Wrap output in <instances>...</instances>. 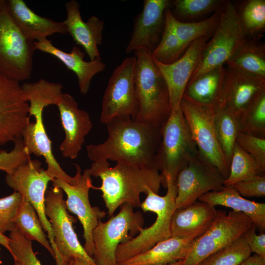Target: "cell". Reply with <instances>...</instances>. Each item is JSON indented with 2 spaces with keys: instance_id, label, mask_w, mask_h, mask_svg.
I'll return each mask as SVG.
<instances>
[{
  "instance_id": "6da1fadb",
  "label": "cell",
  "mask_w": 265,
  "mask_h": 265,
  "mask_svg": "<svg viewBox=\"0 0 265 265\" xmlns=\"http://www.w3.org/2000/svg\"><path fill=\"white\" fill-rule=\"evenodd\" d=\"M106 125V139L86 146L90 160H110L157 169L155 157L161 141V127L129 116L114 117Z\"/></svg>"
},
{
  "instance_id": "7a4b0ae2",
  "label": "cell",
  "mask_w": 265,
  "mask_h": 265,
  "mask_svg": "<svg viewBox=\"0 0 265 265\" xmlns=\"http://www.w3.org/2000/svg\"><path fill=\"white\" fill-rule=\"evenodd\" d=\"M89 170L91 176L102 180L101 186L96 189L102 192L109 216L124 204L140 207L141 193L147 194L151 189L158 194L161 186H166L164 177L154 168L120 162L111 167L108 160H101L93 161Z\"/></svg>"
},
{
  "instance_id": "3957f363",
  "label": "cell",
  "mask_w": 265,
  "mask_h": 265,
  "mask_svg": "<svg viewBox=\"0 0 265 265\" xmlns=\"http://www.w3.org/2000/svg\"><path fill=\"white\" fill-rule=\"evenodd\" d=\"M23 89L29 104V116L35 121H29L25 126L21 137L30 155L44 157L47 164L46 171L53 178L71 183L73 177L68 175L54 158L49 138L43 123L44 108L57 104L63 93V86L42 79L34 82H25Z\"/></svg>"
},
{
  "instance_id": "277c9868",
  "label": "cell",
  "mask_w": 265,
  "mask_h": 265,
  "mask_svg": "<svg viewBox=\"0 0 265 265\" xmlns=\"http://www.w3.org/2000/svg\"><path fill=\"white\" fill-rule=\"evenodd\" d=\"M163 177L167 187L166 194L159 196L149 189L146 198L140 207L144 212L155 213V221L148 228H140L136 236L118 246L116 252L117 263L144 252L157 243L171 237V223L176 210L177 188L175 180L169 176Z\"/></svg>"
},
{
  "instance_id": "5b68a950",
  "label": "cell",
  "mask_w": 265,
  "mask_h": 265,
  "mask_svg": "<svg viewBox=\"0 0 265 265\" xmlns=\"http://www.w3.org/2000/svg\"><path fill=\"white\" fill-rule=\"evenodd\" d=\"M134 53L136 59L135 91L138 104L135 119L161 128L171 111L166 83L150 51L141 49Z\"/></svg>"
},
{
  "instance_id": "8992f818",
  "label": "cell",
  "mask_w": 265,
  "mask_h": 265,
  "mask_svg": "<svg viewBox=\"0 0 265 265\" xmlns=\"http://www.w3.org/2000/svg\"><path fill=\"white\" fill-rule=\"evenodd\" d=\"M161 133L155 166L163 176L176 180L180 170L198 152L181 107L171 110Z\"/></svg>"
},
{
  "instance_id": "52a82bcc",
  "label": "cell",
  "mask_w": 265,
  "mask_h": 265,
  "mask_svg": "<svg viewBox=\"0 0 265 265\" xmlns=\"http://www.w3.org/2000/svg\"><path fill=\"white\" fill-rule=\"evenodd\" d=\"M35 50L12 19L5 0L0 7V74L19 82L28 80Z\"/></svg>"
},
{
  "instance_id": "ba28073f",
  "label": "cell",
  "mask_w": 265,
  "mask_h": 265,
  "mask_svg": "<svg viewBox=\"0 0 265 265\" xmlns=\"http://www.w3.org/2000/svg\"><path fill=\"white\" fill-rule=\"evenodd\" d=\"M144 219L140 212H134L128 204L121 205L119 212L107 221H101L92 233L94 245L92 258L96 265H116L118 246L139 233Z\"/></svg>"
},
{
  "instance_id": "9c48e42d",
  "label": "cell",
  "mask_w": 265,
  "mask_h": 265,
  "mask_svg": "<svg viewBox=\"0 0 265 265\" xmlns=\"http://www.w3.org/2000/svg\"><path fill=\"white\" fill-rule=\"evenodd\" d=\"M219 13L216 28L204 48L189 80L224 65L245 39L236 6L228 1Z\"/></svg>"
},
{
  "instance_id": "30bf717a",
  "label": "cell",
  "mask_w": 265,
  "mask_h": 265,
  "mask_svg": "<svg viewBox=\"0 0 265 265\" xmlns=\"http://www.w3.org/2000/svg\"><path fill=\"white\" fill-rule=\"evenodd\" d=\"M63 191L53 186L46 190L45 213L54 234L56 250V265H69L70 260L81 258L92 265H96L79 241L73 227V218L68 212Z\"/></svg>"
},
{
  "instance_id": "8fae6325",
  "label": "cell",
  "mask_w": 265,
  "mask_h": 265,
  "mask_svg": "<svg viewBox=\"0 0 265 265\" xmlns=\"http://www.w3.org/2000/svg\"><path fill=\"white\" fill-rule=\"evenodd\" d=\"M252 220L241 212L227 214L217 211L212 225L194 240L191 249L181 265H198L204 259L235 241L253 226Z\"/></svg>"
},
{
  "instance_id": "7c38bea8",
  "label": "cell",
  "mask_w": 265,
  "mask_h": 265,
  "mask_svg": "<svg viewBox=\"0 0 265 265\" xmlns=\"http://www.w3.org/2000/svg\"><path fill=\"white\" fill-rule=\"evenodd\" d=\"M136 59L125 58L113 72L102 102L100 121L106 124L112 118L129 116L135 119L138 104L135 91Z\"/></svg>"
},
{
  "instance_id": "4fadbf2b",
  "label": "cell",
  "mask_w": 265,
  "mask_h": 265,
  "mask_svg": "<svg viewBox=\"0 0 265 265\" xmlns=\"http://www.w3.org/2000/svg\"><path fill=\"white\" fill-rule=\"evenodd\" d=\"M76 174L75 181L70 184L66 181L56 179L51 182L53 186L61 188L67 195L65 201L67 210L76 214L83 229L84 248L87 254L92 258L94 245L92 239V231L106 212L98 207H92L90 203L89 192L91 188L96 189L92 184L91 174L89 169H85L82 173L80 166L75 164Z\"/></svg>"
},
{
  "instance_id": "5bb4252c",
  "label": "cell",
  "mask_w": 265,
  "mask_h": 265,
  "mask_svg": "<svg viewBox=\"0 0 265 265\" xmlns=\"http://www.w3.org/2000/svg\"><path fill=\"white\" fill-rule=\"evenodd\" d=\"M42 163L30 159L6 173L5 182L8 186L19 192L35 209L44 231L54 253H56L54 234L52 225L45 213V194L48 184L53 180Z\"/></svg>"
},
{
  "instance_id": "9a60e30c",
  "label": "cell",
  "mask_w": 265,
  "mask_h": 265,
  "mask_svg": "<svg viewBox=\"0 0 265 265\" xmlns=\"http://www.w3.org/2000/svg\"><path fill=\"white\" fill-rule=\"evenodd\" d=\"M180 107L199 153L227 179L230 164L218 142L213 125V112L182 98Z\"/></svg>"
},
{
  "instance_id": "2e32d148",
  "label": "cell",
  "mask_w": 265,
  "mask_h": 265,
  "mask_svg": "<svg viewBox=\"0 0 265 265\" xmlns=\"http://www.w3.org/2000/svg\"><path fill=\"white\" fill-rule=\"evenodd\" d=\"M224 180L218 171L198 152L177 176L176 209L191 204L207 192L221 189L224 186Z\"/></svg>"
},
{
  "instance_id": "e0dca14e",
  "label": "cell",
  "mask_w": 265,
  "mask_h": 265,
  "mask_svg": "<svg viewBox=\"0 0 265 265\" xmlns=\"http://www.w3.org/2000/svg\"><path fill=\"white\" fill-rule=\"evenodd\" d=\"M29 118V104L22 85L0 74V147L21 137Z\"/></svg>"
},
{
  "instance_id": "ac0fdd59",
  "label": "cell",
  "mask_w": 265,
  "mask_h": 265,
  "mask_svg": "<svg viewBox=\"0 0 265 265\" xmlns=\"http://www.w3.org/2000/svg\"><path fill=\"white\" fill-rule=\"evenodd\" d=\"M171 4L168 0H144L142 10L134 19L126 53L141 49L152 52L161 37L165 11Z\"/></svg>"
},
{
  "instance_id": "d6986e66",
  "label": "cell",
  "mask_w": 265,
  "mask_h": 265,
  "mask_svg": "<svg viewBox=\"0 0 265 265\" xmlns=\"http://www.w3.org/2000/svg\"><path fill=\"white\" fill-rule=\"evenodd\" d=\"M56 105L65 132L59 149L64 157L73 159L78 156L93 124L89 113L79 107L70 94L63 93Z\"/></svg>"
},
{
  "instance_id": "ffe728a7",
  "label": "cell",
  "mask_w": 265,
  "mask_h": 265,
  "mask_svg": "<svg viewBox=\"0 0 265 265\" xmlns=\"http://www.w3.org/2000/svg\"><path fill=\"white\" fill-rule=\"evenodd\" d=\"M208 38L200 37L192 42L182 55L175 62L162 64L154 61L168 88L171 110L180 107L185 88L199 62Z\"/></svg>"
},
{
  "instance_id": "44dd1931",
  "label": "cell",
  "mask_w": 265,
  "mask_h": 265,
  "mask_svg": "<svg viewBox=\"0 0 265 265\" xmlns=\"http://www.w3.org/2000/svg\"><path fill=\"white\" fill-rule=\"evenodd\" d=\"M264 90L265 80L226 67L224 84L217 110L227 109L239 120L251 102Z\"/></svg>"
},
{
  "instance_id": "7402d4cb",
  "label": "cell",
  "mask_w": 265,
  "mask_h": 265,
  "mask_svg": "<svg viewBox=\"0 0 265 265\" xmlns=\"http://www.w3.org/2000/svg\"><path fill=\"white\" fill-rule=\"evenodd\" d=\"M67 18L64 22L67 33L76 44L82 47L90 60L100 58L98 46L103 41L104 22L93 15L86 22L83 21L80 10V4L75 0L67 1L65 5Z\"/></svg>"
},
{
  "instance_id": "603a6c76",
  "label": "cell",
  "mask_w": 265,
  "mask_h": 265,
  "mask_svg": "<svg viewBox=\"0 0 265 265\" xmlns=\"http://www.w3.org/2000/svg\"><path fill=\"white\" fill-rule=\"evenodd\" d=\"M7 8L12 19L25 37L32 41H39L55 33L66 34L64 22H56L41 16L29 8L23 0H8Z\"/></svg>"
},
{
  "instance_id": "cb8c5ba5",
  "label": "cell",
  "mask_w": 265,
  "mask_h": 265,
  "mask_svg": "<svg viewBox=\"0 0 265 265\" xmlns=\"http://www.w3.org/2000/svg\"><path fill=\"white\" fill-rule=\"evenodd\" d=\"M33 44L36 50L55 57L76 75L80 92L83 95L89 91L92 78L106 68V64L101 58L85 61L84 53L76 46L72 48L70 53H67L54 46L51 40L47 38L35 41Z\"/></svg>"
},
{
  "instance_id": "d4e9b609",
  "label": "cell",
  "mask_w": 265,
  "mask_h": 265,
  "mask_svg": "<svg viewBox=\"0 0 265 265\" xmlns=\"http://www.w3.org/2000/svg\"><path fill=\"white\" fill-rule=\"evenodd\" d=\"M217 214L215 207L199 200L176 209L171 220V237L196 239L212 225Z\"/></svg>"
},
{
  "instance_id": "484cf974",
  "label": "cell",
  "mask_w": 265,
  "mask_h": 265,
  "mask_svg": "<svg viewBox=\"0 0 265 265\" xmlns=\"http://www.w3.org/2000/svg\"><path fill=\"white\" fill-rule=\"evenodd\" d=\"M225 73L226 67L222 65L189 80L183 98L215 112L219 106Z\"/></svg>"
},
{
  "instance_id": "4316f807",
  "label": "cell",
  "mask_w": 265,
  "mask_h": 265,
  "mask_svg": "<svg viewBox=\"0 0 265 265\" xmlns=\"http://www.w3.org/2000/svg\"><path fill=\"white\" fill-rule=\"evenodd\" d=\"M195 239L171 237L144 252L117 262L116 265H163L184 260Z\"/></svg>"
},
{
  "instance_id": "83f0119b",
  "label": "cell",
  "mask_w": 265,
  "mask_h": 265,
  "mask_svg": "<svg viewBox=\"0 0 265 265\" xmlns=\"http://www.w3.org/2000/svg\"><path fill=\"white\" fill-rule=\"evenodd\" d=\"M211 206L221 205L232 208L248 216L256 227L265 228V204L244 198L232 186H224L221 189L203 195L198 200Z\"/></svg>"
},
{
  "instance_id": "f1b7e54d",
  "label": "cell",
  "mask_w": 265,
  "mask_h": 265,
  "mask_svg": "<svg viewBox=\"0 0 265 265\" xmlns=\"http://www.w3.org/2000/svg\"><path fill=\"white\" fill-rule=\"evenodd\" d=\"M226 64L230 68L265 80L264 43L245 38Z\"/></svg>"
},
{
  "instance_id": "f546056e",
  "label": "cell",
  "mask_w": 265,
  "mask_h": 265,
  "mask_svg": "<svg viewBox=\"0 0 265 265\" xmlns=\"http://www.w3.org/2000/svg\"><path fill=\"white\" fill-rule=\"evenodd\" d=\"M165 24L187 48L197 38L205 37L208 39L212 36L219 23L220 13L215 12L209 18L199 22H185L177 19L168 8L165 11Z\"/></svg>"
},
{
  "instance_id": "4dcf8cb0",
  "label": "cell",
  "mask_w": 265,
  "mask_h": 265,
  "mask_svg": "<svg viewBox=\"0 0 265 265\" xmlns=\"http://www.w3.org/2000/svg\"><path fill=\"white\" fill-rule=\"evenodd\" d=\"M216 136L221 150L230 165L233 151L241 132L239 119L231 111L221 108L213 112Z\"/></svg>"
},
{
  "instance_id": "1f68e13d",
  "label": "cell",
  "mask_w": 265,
  "mask_h": 265,
  "mask_svg": "<svg viewBox=\"0 0 265 265\" xmlns=\"http://www.w3.org/2000/svg\"><path fill=\"white\" fill-rule=\"evenodd\" d=\"M14 224L15 228L26 238L31 241L33 240L38 241L49 252L54 259V253L35 209L23 196Z\"/></svg>"
},
{
  "instance_id": "d6a6232c",
  "label": "cell",
  "mask_w": 265,
  "mask_h": 265,
  "mask_svg": "<svg viewBox=\"0 0 265 265\" xmlns=\"http://www.w3.org/2000/svg\"><path fill=\"white\" fill-rule=\"evenodd\" d=\"M237 10L245 38L259 40L265 30V0H246Z\"/></svg>"
},
{
  "instance_id": "836d02e7",
  "label": "cell",
  "mask_w": 265,
  "mask_h": 265,
  "mask_svg": "<svg viewBox=\"0 0 265 265\" xmlns=\"http://www.w3.org/2000/svg\"><path fill=\"white\" fill-rule=\"evenodd\" d=\"M260 175L254 158L237 143L233 149L228 177L223 181L225 186Z\"/></svg>"
},
{
  "instance_id": "e575fe53",
  "label": "cell",
  "mask_w": 265,
  "mask_h": 265,
  "mask_svg": "<svg viewBox=\"0 0 265 265\" xmlns=\"http://www.w3.org/2000/svg\"><path fill=\"white\" fill-rule=\"evenodd\" d=\"M252 252L244 235L204 259L198 265H239Z\"/></svg>"
},
{
  "instance_id": "d590c367",
  "label": "cell",
  "mask_w": 265,
  "mask_h": 265,
  "mask_svg": "<svg viewBox=\"0 0 265 265\" xmlns=\"http://www.w3.org/2000/svg\"><path fill=\"white\" fill-rule=\"evenodd\" d=\"M227 2L219 0H175L171 3L175 14H173L174 16L189 20L220 12Z\"/></svg>"
},
{
  "instance_id": "8d00e7d4",
  "label": "cell",
  "mask_w": 265,
  "mask_h": 265,
  "mask_svg": "<svg viewBox=\"0 0 265 265\" xmlns=\"http://www.w3.org/2000/svg\"><path fill=\"white\" fill-rule=\"evenodd\" d=\"M239 121L241 132L265 138V90L251 102Z\"/></svg>"
},
{
  "instance_id": "74e56055",
  "label": "cell",
  "mask_w": 265,
  "mask_h": 265,
  "mask_svg": "<svg viewBox=\"0 0 265 265\" xmlns=\"http://www.w3.org/2000/svg\"><path fill=\"white\" fill-rule=\"evenodd\" d=\"M186 49L165 24L161 37L151 53V56L156 62L168 64L179 59Z\"/></svg>"
},
{
  "instance_id": "f35d334b",
  "label": "cell",
  "mask_w": 265,
  "mask_h": 265,
  "mask_svg": "<svg viewBox=\"0 0 265 265\" xmlns=\"http://www.w3.org/2000/svg\"><path fill=\"white\" fill-rule=\"evenodd\" d=\"M10 254L14 261H19L22 265H42L32 247V241L26 238L15 228L9 236Z\"/></svg>"
},
{
  "instance_id": "ab89813d",
  "label": "cell",
  "mask_w": 265,
  "mask_h": 265,
  "mask_svg": "<svg viewBox=\"0 0 265 265\" xmlns=\"http://www.w3.org/2000/svg\"><path fill=\"white\" fill-rule=\"evenodd\" d=\"M22 195L14 191L6 197L0 198V233L4 234L15 228V219L21 201Z\"/></svg>"
},
{
  "instance_id": "60d3db41",
  "label": "cell",
  "mask_w": 265,
  "mask_h": 265,
  "mask_svg": "<svg viewBox=\"0 0 265 265\" xmlns=\"http://www.w3.org/2000/svg\"><path fill=\"white\" fill-rule=\"evenodd\" d=\"M14 147L10 152L0 150V170L11 173L20 165L30 159V154L21 137L14 141Z\"/></svg>"
},
{
  "instance_id": "b9f144b4",
  "label": "cell",
  "mask_w": 265,
  "mask_h": 265,
  "mask_svg": "<svg viewBox=\"0 0 265 265\" xmlns=\"http://www.w3.org/2000/svg\"><path fill=\"white\" fill-rule=\"evenodd\" d=\"M236 143L255 159L260 175L265 171V138L240 132Z\"/></svg>"
},
{
  "instance_id": "7bdbcfd3",
  "label": "cell",
  "mask_w": 265,
  "mask_h": 265,
  "mask_svg": "<svg viewBox=\"0 0 265 265\" xmlns=\"http://www.w3.org/2000/svg\"><path fill=\"white\" fill-rule=\"evenodd\" d=\"M232 186L242 196H265V176L263 175H258L249 179L237 182Z\"/></svg>"
},
{
  "instance_id": "ee69618b",
  "label": "cell",
  "mask_w": 265,
  "mask_h": 265,
  "mask_svg": "<svg viewBox=\"0 0 265 265\" xmlns=\"http://www.w3.org/2000/svg\"><path fill=\"white\" fill-rule=\"evenodd\" d=\"M256 227L255 226H253L244 234V236L251 252L265 258V234L257 235Z\"/></svg>"
},
{
  "instance_id": "f6af8a7d",
  "label": "cell",
  "mask_w": 265,
  "mask_h": 265,
  "mask_svg": "<svg viewBox=\"0 0 265 265\" xmlns=\"http://www.w3.org/2000/svg\"><path fill=\"white\" fill-rule=\"evenodd\" d=\"M239 265H265V258L255 254L250 256Z\"/></svg>"
},
{
  "instance_id": "bcb514c9",
  "label": "cell",
  "mask_w": 265,
  "mask_h": 265,
  "mask_svg": "<svg viewBox=\"0 0 265 265\" xmlns=\"http://www.w3.org/2000/svg\"><path fill=\"white\" fill-rule=\"evenodd\" d=\"M0 244L4 246L10 253L9 238L4 234L0 233Z\"/></svg>"
},
{
  "instance_id": "7dc6e473",
  "label": "cell",
  "mask_w": 265,
  "mask_h": 265,
  "mask_svg": "<svg viewBox=\"0 0 265 265\" xmlns=\"http://www.w3.org/2000/svg\"><path fill=\"white\" fill-rule=\"evenodd\" d=\"M69 265H92L86 261L79 258H74L70 260Z\"/></svg>"
},
{
  "instance_id": "c3c4849f",
  "label": "cell",
  "mask_w": 265,
  "mask_h": 265,
  "mask_svg": "<svg viewBox=\"0 0 265 265\" xmlns=\"http://www.w3.org/2000/svg\"><path fill=\"white\" fill-rule=\"evenodd\" d=\"M183 260H180V261H177L176 262H175L172 264H167V265H181L183 263Z\"/></svg>"
},
{
  "instance_id": "681fc988",
  "label": "cell",
  "mask_w": 265,
  "mask_h": 265,
  "mask_svg": "<svg viewBox=\"0 0 265 265\" xmlns=\"http://www.w3.org/2000/svg\"><path fill=\"white\" fill-rule=\"evenodd\" d=\"M14 265H22V264L19 261H14Z\"/></svg>"
},
{
  "instance_id": "f907efd6",
  "label": "cell",
  "mask_w": 265,
  "mask_h": 265,
  "mask_svg": "<svg viewBox=\"0 0 265 265\" xmlns=\"http://www.w3.org/2000/svg\"><path fill=\"white\" fill-rule=\"evenodd\" d=\"M5 1V0H0V7L4 4Z\"/></svg>"
},
{
  "instance_id": "816d5d0a",
  "label": "cell",
  "mask_w": 265,
  "mask_h": 265,
  "mask_svg": "<svg viewBox=\"0 0 265 265\" xmlns=\"http://www.w3.org/2000/svg\"><path fill=\"white\" fill-rule=\"evenodd\" d=\"M2 264V261L0 260V264Z\"/></svg>"
}]
</instances>
